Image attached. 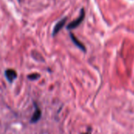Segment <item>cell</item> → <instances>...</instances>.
<instances>
[{
	"label": "cell",
	"mask_w": 134,
	"mask_h": 134,
	"mask_svg": "<svg viewBox=\"0 0 134 134\" xmlns=\"http://www.w3.org/2000/svg\"><path fill=\"white\" fill-rule=\"evenodd\" d=\"M85 15H86L85 10H84V9H82L81 11H80V15H79V16L76 20H73L72 22L69 23V24L67 26V29H68V30H72V29H75V27H79V26L81 24V23L83 21V20H84V18H85Z\"/></svg>",
	"instance_id": "obj_1"
},
{
	"label": "cell",
	"mask_w": 134,
	"mask_h": 134,
	"mask_svg": "<svg viewBox=\"0 0 134 134\" xmlns=\"http://www.w3.org/2000/svg\"><path fill=\"white\" fill-rule=\"evenodd\" d=\"M66 21H67V17H64V18L61 19L60 21H58V22L55 24V26H54V27H53V33H52V35H53V36H55L57 34L59 33V31H60L64 27V26L65 25Z\"/></svg>",
	"instance_id": "obj_2"
},
{
	"label": "cell",
	"mask_w": 134,
	"mask_h": 134,
	"mask_svg": "<svg viewBox=\"0 0 134 134\" xmlns=\"http://www.w3.org/2000/svg\"><path fill=\"white\" fill-rule=\"evenodd\" d=\"M5 77L7 79V80L9 82H12L13 81H14L16 78V72L13 70V69H8L5 71Z\"/></svg>",
	"instance_id": "obj_3"
},
{
	"label": "cell",
	"mask_w": 134,
	"mask_h": 134,
	"mask_svg": "<svg viewBox=\"0 0 134 134\" xmlns=\"http://www.w3.org/2000/svg\"><path fill=\"white\" fill-rule=\"evenodd\" d=\"M70 36H71V38L72 42L75 43V46H78L80 49H82V51H86V47L84 46V45H83L80 41H79V39H78L72 33L70 34Z\"/></svg>",
	"instance_id": "obj_4"
},
{
	"label": "cell",
	"mask_w": 134,
	"mask_h": 134,
	"mask_svg": "<svg viewBox=\"0 0 134 134\" xmlns=\"http://www.w3.org/2000/svg\"><path fill=\"white\" fill-rule=\"evenodd\" d=\"M41 118V111L39 110V108L38 107H36V110L31 119V122H36L39 120V119Z\"/></svg>",
	"instance_id": "obj_5"
},
{
	"label": "cell",
	"mask_w": 134,
	"mask_h": 134,
	"mask_svg": "<svg viewBox=\"0 0 134 134\" xmlns=\"http://www.w3.org/2000/svg\"><path fill=\"white\" fill-rule=\"evenodd\" d=\"M38 77H39V75L38 74H32V75H31L28 76V79H31V80H35V79H38Z\"/></svg>",
	"instance_id": "obj_6"
},
{
	"label": "cell",
	"mask_w": 134,
	"mask_h": 134,
	"mask_svg": "<svg viewBox=\"0 0 134 134\" xmlns=\"http://www.w3.org/2000/svg\"><path fill=\"white\" fill-rule=\"evenodd\" d=\"M18 2H20V0H18Z\"/></svg>",
	"instance_id": "obj_7"
}]
</instances>
